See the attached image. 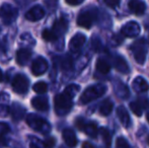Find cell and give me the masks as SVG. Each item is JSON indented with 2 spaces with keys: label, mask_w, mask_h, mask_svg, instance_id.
I'll list each match as a JSON object with an SVG mask.
<instances>
[{
  "label": "cell",
  "mask_w": 149,
  "mask_h": 148,
  "mask_svg": "<svg viewBox=\"0 0 149 148\" xmlns=\"http://www.w3.org/2000/svg\"><path fill=\"white\" fill-rule=\"evenodd\" d=\"M37 141L31 142L30 144V147L31 148H47L45 146V144H44V142H37Z\"/></svg>",
  "instance_id": "8d00e7d4"
},
{
  "label": "cell",
  "mask_w": 149,
  "mask_h": 148,
  "mask_svg": "<svg viewBox=\"0 0 149 148\" xmlns=\"http://www.w3.org/2000/svg\"><path fill=\"white\" fill-rule=\"evenodd\" d=\"M100 134L102 136V140H104V144L107 146H110L111 145V142H112V137H111V134L106 128H100Z\"/></svg>",
  "instance_id": "f1b7e54d"
},
{
  "label": "cell",
  "mask_w": 149,
  "mask_h": 148,
  "mask_svg": "<svg viewBox=\"0 0 149 148\" xmlns=\"http://www.w3.org/2000/svg\"><path fill=\"white\" fill-rule=\"evenodd\" d=\"M86 41V37L83 34H76L69 42V49L72 52H77L83 47Z\"/></svg>",
  "instance_id": "8fae6325"
},
{
  "label": "cell",
  "mask_w": 149,
  "mask_h": 148,
  "mask_svg": "<svg viewBox=\"0 0 149 148\" xmlns=\"http://www.w3.org/2000/svg\"><path fill=\"white\" fill-rule=\"evenodd\" d=\"M85 124H86V122H85V120L82 118H78V119H76V121H75V125H76V127L81 131H83V128H84Z\"/></svg>",
  "instance_id": "d6a6232c"
},
{
  "label": "cell",
  "mask_w": 149,
  "mask_h": 148,
  "mask_svg": "<svg viewBox=\"0 0 149 148\" xmlns=\"http://www.w3.org/2000/svg\"><path fill=\"white\" fill-rule=\"evenodd\" d=\"M140 32H141V28H140V26L136 22H127V24L122 28V31H121L122 34L128 38H135V37L139 36Z\"/></svg>",
  "instance_id": "9c48e42d"
},
{
  "label": "cell",
  "mask_w": 149,
  "mask_h": 148,
  "mask_svg": "<svg viewBox=\"0 0 149 148\" xmlns=\"http://www.w3.org/2000/svg\"><path fill=\"white\" fill-rule=\"evenodd\" d=\"M138 101L140 103V105L142 106L143 109H147V108H149V101L147 99H138Z\"/></svg>",
  "instance_id": "74e56055"
},
{
  "label": "cell",
  "mask_w": 149,
  "mask_h": 148,
  "mask_svg": "<svg viewBox=\"0 0 149 148\" xmlns=\"http://www.w3.org/2000/svg\"><path fill=\"white\" fill-rule=\"evenodd\" d=\"M42 37L47 42H55L58 40V35L53 30H44L42 33Z\"/></svg>",
  "instance_id": "d4e9b609"
},
{
  "label": "cell",
  "mask_w": 149,
  "mask_h": 148,
  "mask_svg": "<svg viewBox=\"0 0 149 148\" xmlns=\"http://www.w3.org/2000/svg\"><path fill=\"white\" fill-rule=\"evenodd\" d=\"M79 90H80V86H79V85H77V84H70V85H68V86H67L66 88L64 89V92L66 93L67 95H69L71 99H73V97L76 95V93L78 92Z\"/></svg>",
  "instance_id": "4316f807"
},
{
  "label": "cell",
  "mask_w": 149,
  "mask_h": 148,
  "mask_svg": "<svg viewBox=\"0 0 149 148\" xmlns=\"http://www.w3.org/2000/svg\"><path fill=\"white\" fill-rule=\"evenodd\" d=\"M130 109L132 110V112L134 113V115H136L137 117L141 116L142 113H143V110H144L138 101H132V103H130Z\"/></svg>",
  "instance_id": "83f0119b"
},
{
  "label": "cell",
  "mask_w": 149,
  "mask_h": 148,
  "mask_svg": "<svg viewBox=\"0 0 149 148\" xmlns=\"http://www.w3.org/2000/svg\"><path fill=\"white\" fill-rule=\"evenodd\" d=\"M67 28H68V22H67V20L65 19V18L61 17L59 19L55 20L52 30H53L58 36H60V35L64 34V33L66 32Z\"/></svg>",
  "instance_id": "d6986e66"
},
{
  "label": "cell",
  "mask_w": 149,
  "mask_h": 148,
  "mask_svg": "<svg viewBox=\"0 0 149 148\" xmlns=\"http://www.w3.org/2000/svg\"><path fill=\"white\" fill-rule=\"evenodd\" d=\"M54 106H55V112L59 116H65L70 112L72 108V99L63 91L59 93L54 99Z\"/></svg>",
  "instance_id": "3957f363"
},
{
  "label": "cell",
  "mask_w": 149,
  "mask_h": 148,
  "mask_svg": "<svg viewBox=\"0 0 149 148\" xmlns=\"http://www.w3.org/2000/svg\"><path fill=\"white\" fill-rule=\"evenodd\" d=\"M62 67L64 68V69H71V67H72V59L66 58L65 60H63Z\"/></svg>",
  "instance_id": "836d02e7"
},
{
  "label": "cell",
  "mask_w": 149,
  "mask_h": 148,
  "mask_svg": "<svg viewBox=\"0 0 149 148\" xmlns=\"http://www.w3.org/2000/svg\"><path fill=\"white\" fill-rule=\"evenodd\" d=\"M26 124L31 127L33 130L37 131L42 134H48L51 131V126L50 124L43 119L42 117L37 116L36 114H30L26 116Z\"/></svg>",
  "instance_id": "7a4b0ae2"
},
{
  "label": "cell",
  "mask_w": 149,
  "mask_h": 148,
  "mask_svg": "<svg viewBox=\"0 0 149 148\" xmlns=\"http://www.w3.org/2000/svg\"><path fill=\"white\" fill-rule=\"evenodd\" d=\"M107 90V86L102 83L98 84H94L91 86L87 87L84 91L82 92V94L80 95V103L83 105L90 103L92 101H95L98 97H100Z\"/></svg>",
  "instance_id": "6da1fadb"
},
{
  "label": "cell",
  "mask_w": 149,
  "mask_h": 148,
  "mask_svg": "<svg viewBox=\"0 0 149 148\" xmlns=\"http://www.w3.org/2000/svg\"><path fill=\"white\" fill-rule=\"evenodd\" d=\"M97 18V10L94 8L85 9L79 13L77 17V24L81 28H90Z\"/></svg>",
  "instance_id": "277c9868"
},
{
  "label": "cell",
  "mask_w": 149,
  "mask_h": 148,
  "mask_svg": "<svg viewBox=\"0 0 149 148\" xmlns=\"http://www.w3.org/2000/svg\"><path fill=\"white\" fill-rule=\"evenodd\" d=\"M31 57V52L26 48H22L19 49L16 52V62H17L18 65L24 66L30 62Z\"/></svg>",
  "instance_id": "4fadbf2b"
},
{
  "label": "cell",
  "mask_w": 149,
  "mask_h": 148,
  "mask_svg": "<svg viewBox=\"0 0 149 148\" xmlns=\"http://www.w3.org/2000/svg\"><path fill=\"white\" fill-rule=\"evenodd\" d=\"M114 64L116 69L121 73H129V65H128L127 61L125 60V58H123L122 56H116L114 59Z\"/></svg>",
  "instance_id": "ac0fdd59"
},
{
  "label": "cell",
  "mask_w": 149,
  "mask_h": 148,
  "mask_svg": "<svg viewBox=\"0 0 149 148\" xmlns=\"http://www.w3.org/2000/svg\"><path fill=\"white\" fill-rule=\"evenodd\" d=\"M18 10L9 3H4L0 7V18L4 24H11L17 18Z\"/></svg>",
  "instance_id": "5b68a950"
},
{
  "label": "cell",
  "mask_w": 149,
  "mask_h": 148,
  "mask_svg": "<svg viewBox=\"0 0 149 148\" xmlns=\"http://www.w3.org/2000/svg\"><path fill=\"white\" fill-rule=\"evenodd\" d=\"M133 88L135 89L137 92H145L149 89L148 82L141 76H137L133 80Z\"/></svg>",
  "instance_id": "e0dca14e"
},
{
  "label": "cell",
  "mask_w": 149,
  "mask_h": 148,
  "mask_svg": "<svg viewBox=\"0 0 149 148\" xmlns=\"http://www.w3.org/2000/svg\"><path fill=\"white\" fill-rule=\"evenodd\" d=\"M45 16V9L41 5H35L26 13V18L30 22H38Z\"/></svg>",
  "instance_id": "30bf717a"
},
{
  "label": "cell",
  "mask_w": 149,
  "mask_h": 148,
  "mask_svg": "<svg viewBox=\"0 0 149 148\" xmlns=\"http://www.w3.org/2000/svg\"><path fill=\"white\" fill-rule=\"evenodd\" d=\"M10 113V110L7 106L1 105L0 106V117H6Z\"/></svg>",
  "instance_id": "e575fe53"
},
{
  "label": "cell",
  "mask_w": 149,
  "mask_h": 148,
  "mask_svg": "<svg viewBox=\"0 0 149 148\" xmlns=\"http://www.w3.org/2000/svg\"><path fill=\"white\" fill-rule=\"evenodd\" d=\"M95 68H96V70L102 74H108L111 70L110 64H109L106 60L102 59V58L97 59V61H96V63H95Z\"/></svg>",
  "instance_id": "603a6c76"
},
{
  "label": "cell",
  "mask_w": 149,
  "mask_h": 148,
  "mask_svg": "<svg viewBox=\"0 0 149 148\" xmlns=\"http://www.w3.org/2000/svg\"><path fill=\"white\" fill-rule=\"evenodd\" d=\"M147 143H148V145H149V136L147 137Z\"/></svg>",
  "instance_id": "7bdbcfd3"
},
{
  "label": "cell",
  "mask_w": 149,
  "mask_h": 148,
  "mask_svg": "<svg viewBox=\"0 0 149 148\" xmlns=\"http://www.w3.org/2000/svg\"><path fill=\"white\" fill-rule=\"evenodd\" d=\"M116 148H130V145L124 137H119L116 141Z\"/></svg>",
  "instance_id": "f546056e"
},
{
  "label": "cell",
  "mask_w": 149,
  "mask_h": 148,
  "mask_svg": "<svg viewBox=\"0 0 149 148\" xmlns=\"http://www.w3.org/2000/svg\"><path fill=\"white\" fill-rule=\"evenodd\" d=\"M117 115H118V118L120 120V122L122 123L124 127L128 128L131 124V119H130V115L128 113L127 109L125 107H119L117 109Z\"/></svg>",
  "instance_id": "2e32d148"
},
{
  "label": "cell",
  "mask_w": 149,
  "mask_h": 148,
  "mask_svg": "<svg viewBox=\"0 0 149 148\" xmlns=\"http://www.w3.org/2000/svg\"><path fill=\"white\" fill-rule=\"evenodd\" d=\"M33 89L35 92L40 93V94H44L48 90V84L45 81H39V82H36L33 84Z\"/></svg>",
  "instance_id": "484cf974"
},
{
  "label": "cell",
  "mask_w": 149,
  "mask_h": 148,
  "mask_svg": "<svg viewBox=\"0 0 149 148\" xmlns=\"http://www.w3.org/2000/svg\"><path fill=\"white\" fill-rule=\"evenodd\" d=\"M83 131L86 133L87 136L92 137V138H95L96 135L98 133V129L97 126H96L95 122H86L84 128H83Z\"/></svg>",
  "instance_id": "7402d4cb"
},
{
  "label": "cell",
  "mask_w": 149,
  "mask_h": 148,
  "mask_svg": "<svg viewBox=\"0 0 149 148\" xmlns=\"http://www.w3.org/2000/svg\"><path fill=\"white\" fill-rule=\"evenodd\" d=\"M31 106L33 109L40 112H47L49 110V103H48V99L44 97H36L31 101Z\"/></svg>",
  "instance_id": "5bb4252c"
},
{
  "label": "cell",
  "mask_w": 149,
  "mask_h": 148,
  "mask_svg": "<svg viewBox=\"0 0 149 148\" xmlns=\"http://www.w3.org/2000/svg\"><path fill=\"white\" fill-rule=\"evenodd\" d=\"M146 120H147V122L149 123V113H147V115H146Z\"/></svg>",
  "instance_id": "b9f144b4"
},
{
  "label": "cell",
  "mask_w": 149,
  "mask_h": 148,
  "mask_svg": "<svg viewBox=\"0 0 149 148\" xmlns=\"http://www.w3.org/2000/svg\"><path fill=\"white\" fill-rule=\"evenodd\" d=\"M62 136H63V139H64L65 143L67 144V146L73 148L77 145V137L73 130H71V129H65V130L63 131Z\"/></svg>",
  "instance_id": "9a60e30c"
},
{
  "label": "cell",
  "mask_w": 149,
  "mask_h": 148,
  "mask_svg": "<svg viewBox=\"0 0 149 148\" xmlns=\"http://www.w3.org/2000/svg\"><path fill=\"white\" fill-rule=\"evenodd\" d=\"M2 79H3V73H2L1 69H0V82L2 81Z\"/></svg>",
  "instance_id": "60d3db41"
},
{
  "label": "cell",
  "mask_w": 149,
  "mask_h": 148,
  "mask_svg": "<svg viewBox=\"0 0 149 148\" xmlns=\"http://www.w3.org/2000/svg\"><path fill=\"white\" fill-rule=\"evenodd\" d=\"M44 144H45V146L47 148H53L55 146V143H56V139L53 138V137H49V138H47L45 141H43Z\"/></svg>",
  "instance_id": "1f68e13d"
},
{
  "label": "cell",
  "mask_w": 149,
  "mask_h": 148,
  "mask_svg": "<svg viewBox=\"0 0 149 148\" xmlns=\"http://www.w3.org/2000/svg\"><path fill=\"white\" fill-rule=\"evenodd\" d=\"M29 87H30V82L26 75L17 74L14 76L12 80V88L18 94H24L28 92Z\"/></svg>",
  "instance_id": "8992f818"
},
{
  "label": "cell",
  "mask_w": 149,
  "mask_h": 148,
  "mask_svg": "<svg viewBox=\"0 0 149 148\" xmlns=\"http://www.w3.org/2000/svg\"><path fill=\"white\" fill-rule=\"evenodd\" d=\"M129 9L136 15H142L146 10V4L143 0H129Z\"/></svg>",
  "instance_id": "7c38bea8"
},
{
  "label": "cell",
  "mask_w": 149,
  "mask_h": 148,
  "mask_svg": "<svg viewBox=\"0 0 149 148\" xmlns=\"http://www.w3.org/2000/svg\"><path fill=\"white\" fill-rule=\"evenodd\" d=\"M114 109V104L111 99H104L100 105V114L102 116H108Z\"/></svg>",
  "instance_id": "44dd1931"
},
{
  "label": "cell",
  "mask_w": 149,
  "mask_h": 148,
  "mask_svg": "<svg viewBox=\"0 0 149 148\" xmlns=\"http://www.w3.org/2000/svg\"><path fill=\"white\" fill-rule=\"evenodd\" d=\"M104 3L111 8H115L120 4V0H104Z\"/></svg>",
  "instance_id": "d590c367"
},
{
  "label": "cell",
  "mask_w": 149,
  "mask_h": 148,
  "mask_svg": "<svg viewBox=\"0 0 149 148\" xmlns=\"http://www.w3.org/2000/svg\"><path fill=\"white\" fill-rule=\"evenodd\" d=\"M48 70V62L44 57H38L31 63V72L36 76L43 75Z\"/></svg>",
  "instance_id": "ba28073f"
},
{
  "label": "cell",
  "mask_w": 149,
  "mask_h": 148,
  "mask_svg": "<svg viewBox=\"0 0 149 148\" xmlns=\"http://www.w3.org/2000/svg\"><path fill=\"white\" fill-rule=\"evenodd\" d=\"M91 46L90 47L92 48V50L95 52H98L100 51V49H102V43H100V39H97V38H93V39L91 40Z\"/></svg>",
  "instance_id": "4dcf8cb0"
},
{
  "label": "cell",
  "mask_w": 149,
  "mask_h": 148,
  "mask_svg": "<svg viewBox=\"0 0 149 148\" xmlns=\"http://www.w3.org/2000/svg\"><path fill=\"white\" fill-rule=\"evenodd\" d=\"M10 128L6 123L0 122V147H3L6 145L5 136L9 133Z\"/></svg>",
  "instance_id": "cb8c5ba5"
},
{
  "label": "cell",
  "mask_w": 149,
  "mask_h": 148,
  "mask_svg": "<svg viewBox=\"0 0 149 148\" xmlns=\"http://www.w3.org/2000/svg\"><path fill=\"white\" fill-rule=\"evenodd\" d=\"M10 113H11V116L13 118V120L19 121L26 115V109L24 107H22L19 104H13L11 107V110H10Z\"/></svg>",
  "instance_id": "ffe728a7"
},
{
  "label": "cell",
  "mask_w": 149,
  "mask_h": 148,
  "mask_svg": "<svg viewBox=\"0 0 149 148\" xmlns=\"http://www.w3.org/2000/svg\"><path fill=\"white\" fill-rule=\"evenodd\" d=\"M82 148H95V147H94L93 145L91 144V143L84 142V143H83V145H82Z\"/></svg>",
  "instance_id": "ab89813d"
},
{
  "label": "cell",
  "mask_w": 149,
  "mask_h": 148,
  "mask_svg": "<svg viewBox=\"0 0 149 148\" xmlns=\"http://www.w3.org/2000/svg\"><path fill=\"white\" fill-rule=\"evenodd\" d=\"M132 52H133L134 58L136 62L139 64H143L146 59V44L144 40L137 41L132 46Z\"/></svg>",
  "instance_id": "52a82bcc"
},
{
  "label": "cell",
  "mask_w": 149,
  "mask_h": 148,
  "mask_svg": "<svg viewBox=\"0 0 149 148\" xmlns=\"http://www.w3.org/2000/svg\"><path fill=\"white\" fill-rule=\"evenodd\" d=\"M65 1H66L69 5L75 6V5H79V4H81L84 0H65Z\"/></svg>",
  "instance_id": "f35d334b"
}]
</instances>
